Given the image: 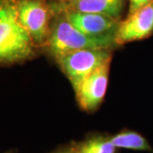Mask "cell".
<instances>
[{"label": "cell", "mask_w": 153, "mask_h": 153, "mask_svg": "<svg viewBox=\"0 0 153 153\" xmlns=\"http://www.w3.org/2000/svg\"><path fill=\"white\" fill-rule=\"evenodd\" d=\"M38 49L17 18L16 0H1L0 66L33 59Z\"/></svg>", "instance_id": "1"}, {"label": "cell", "mask_w": 153, "mask_h": 153, "mask_svg": "<svg viewBox=\"0 0 153 153\" xmlns=\"http://www.w3.org/2000/svg\"><path fill=\"white\" fill-rule=\"evenodd\" d=\"M52 21L49 38L43 50L55 59L59 55L83 49H108L114 50L118 45L113 38H96L82 33L75 27L65 16L64 13L56 9Z\"/></svg>", "instance_id": "2"}, {"label": "cell", "mask_w": 153, "mask_h": 153, "mask_svg": "<svg viewBox=\"0 0 153 153\" xmlns=\"http://www.w3.org/2000/svg\"><path fill=\"white\" fill-rule=\"evenodd\" d=\"M17 18L38 49L49 38L55 11L50 0H16Z\"/></svg>", "instance_id": "3"}, {"label": "cell", "mask_w": 153, "mask_h": 153, "mask_svg": "<svg viewBox=\"0 0 153 153\" xmlns=\"http://www.w3.org/2000/svg\"><path fill=\"white\" fill-rule=\"evenodd\" d=\"M112 49H83L66 53L54 60L71 82L74 92L81 82L105 63L111 62Z\"/></svg>", "instance_id": "4"}, {"label": "cell", "mask_w": 153, "mask_h": 153, "mask_svg": "<svg viewBox=\"0 0 153 153\" xmlns=\"http://www.w3.org/2000/svg\"><path fill=\"white\" fill-rule=\"evenodd\" d=\"M51 1L55 8L62 11L66 19L82 33L96 38L116 39L121 20L103 14L62 10L56 5L55 1Z\"/></svg>", "instance_id": "5"}, {"label": "cell", "mask_w": 153, "mask_h": 153, "mask_svg": "<svg viewBox=\"0 0 153 153\" xmlns=\"http://www.w3.org/2000/svg\"><path fill=\"white\" fill-rule=\"evenodd\" d=\"M153 35V2L128 14L121 20L116 35L118 46L150 38Z\"/></svg>", "instance_id": "6"}, {"label": "cell", "mask_w": 153, "mask_h": 153, "mask_svg": "<svg viewBox=\"0 0 153 153\" xmlns=\"http://www.w3.org/2000/svg\"><path fill=\"white\" fill-rule=\"evenodd\" d=\"M110 63H105L89 74L75 91L77 103L82 111H94L102 103L108 83Z\"/></svg>", "instance_id": "7"}, {"label": "cell", "mask_w": 153, "mask_h": 153, "mask_svg": "<svg viewBox=\"0 0 153 153\" xmlns=\"http://www.w3.org/2000/svg\"><path fill=\"white\" fill-rule=\"evenodd\" d=\"M56 5L62 10L97 13L122 20L125 9V0H72L70 2H57Z\"/></svg>", "instance_id": "8"}, {"label": "cell", "mask_w": 153, "mask_h": 153, "mask_svg": "<svg viewBox=\"0 0 153 153\" xmlns=\"http://www.w3.org/2000/svg\"><path fill=\"white\" fill-rule=\"evenodd\" d=\"M110 140L116 148H124L153 153L152 147L146 139L135 131H122L110 137Z\"/></svg>", "instance_id": "9"}, {"label": "cell", "mask_w": 153, "mask_h": 153, "mask_svg": "<svg viewBox=\"0 0 153 153\" xmlns=\"http://www.w3.org/2000/svg\"><path fill=\"white\" fill-rule=\"evenodd\" d=\"M76 153H116L110 137L95 136L75 146Z\"/></svg>", "instance_id": "10"}, {"label": "cell", "mask_w": 153, "mask_h": 153, "mask_svg": "<svg viewBox=\"0 0 153 153\" xmlns=\"http://www.w3.org/2000/svg\"><path fill=\"white\" fill-rule=\"evenodd\" d=\"M128 1H129L128 14L133 13L137 10L140 9L143 6L147 5L148 4L153 2V0H128Z\"/></svg>", "instance_id": "11"}, {"label": "cell", "mask_w": 153, "mask_h": 153, "mask_svg": "<svg viewBox=\"0 0 153 153\" xmlns=\"http://www.w3.org/2000/svg\"><path fill=\"white\" fill-rule=\"evenodd\" d=\"M54 153H76V151L75 146H72L60 149V151H57V152H55Z\"/></svg>", "instance_id": "12"}, {"label": "cell", "mask_w": 153, "mask_h": 153, "mask_svg": "<svg viewBox=\"0 0 153 153\" xmlns=\"http://www.w3.org/2000/svg\"><path fill=\"white\" fill-rule=\"evenodd\" d=\"M3 153H17L16 150H14V149H11V150H9V151H6L4 152Z\"/></svg>", "instance_id": "13"}, {"label": "cell", "mask_w": 153, "mask_h": 153, "mask_svg": "<svg viewBox=\"0 0 153 153\" xmlns=\"http://www.w3.org/2000/svg\"><path fill=\"white\" fill-rule=\"evenodd\" d=\"M53 1H57V2H70L72 0H53Z\"/></svg>", "instance_id": "14"}, {"label": "cell", "mask_w": 153, "mask_h": 153, "mask_svg": "<svg viewBox=\"0 0 153 153\" xmlns=\"http://www.w3.org/2000/svg\"><path fill=\"white\" fill-rule=\"evenodd\" d=\"M0 4H1V0H0Z\"/></svg>", "instance_id": "15"}]
</instances>
